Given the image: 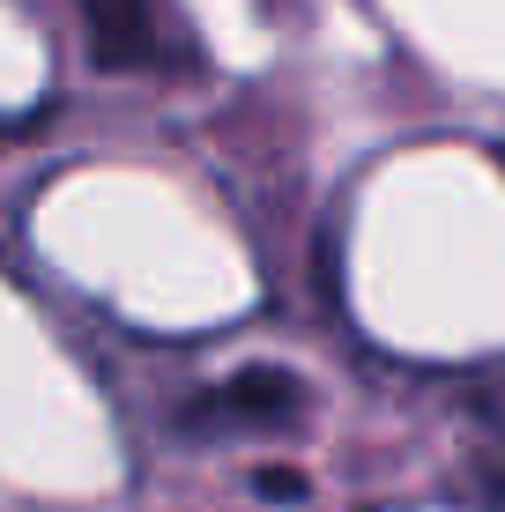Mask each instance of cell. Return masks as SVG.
Instances as JSON below:
<instances>
[{
  "label": "cell",
  "instance_id": "1",
  "mask_svg": "<svg viewBox=\"0 0 505 512\" xmlns=\"http://www.w3.org/2000/svg\"><path fill=\"white\" fill-rule=\"evenodd\" d=\"M298 379L290 372H275V364H253V372H231L216 386V394L194 409V423L208 431V423H290L298 416Z\"/></svg>",
  "mask_w": 505,
  "mask_h": 512
},
{
  "label": "cell",
  "instance_id": "2",
  "mask_svg": "<svg viewBox=\"0 0 505 512\" xmlns=\"http://www.w3.org/2000/svg\"><path fill=\"white\" fill-rule=\"evenodd\" d=\"M82 15H90V45L104 67H149L156 52L149 0H82Z\"/></svg>",
  "mask_w": 505,
  "mask_h": 512
}]
</instances>
